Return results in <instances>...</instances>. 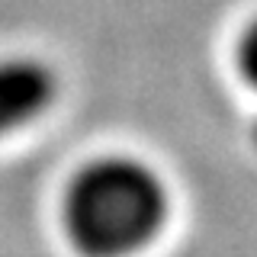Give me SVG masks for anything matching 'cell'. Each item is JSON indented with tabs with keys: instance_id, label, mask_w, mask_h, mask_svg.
<instances>
[{
	"instance_id": "1",
	"label": "cell",
	"mask_w": 257,
	"mask_h": 257,
	"mask_svg": "<svg viewBox=\"0 0 257 257\" xmlns=\"http://www.w3.org/2000/svg\"><path fill=\"white\" fill-rule=\"evenodd\" d=\"M61 219L84 257H132L167 219L164 180L139 158H96L71 177Z\"/></svg>"
},
{
	"instance_id": "2",
	"label": "cell",
	"mask_w": 257,
	"mask_h": 257,
	"mask_svg": "<svg viewBox=\"0 0 257 257\" xmlns=\"http://www.w3.org/2000/svg\"><path fill=\"white\" fill-rule=\"evenodd\" d=\"M58 77L45 61L32 55L0 58V139L36 122L55 103Z\"/></svg>"
},
{
	"instance_id": "3",
	"label": "cell",
	"mask_w": 257,
	"mask_h": 257,
	"mask_svg": "<svg viewBox=\"0 0 257 257\" xmlns=\"http://www.w3.org/2000/svg\"><path fill=\"white\" fill-rule=\"evenodd\" d=\"M235 58H238V71L244 74V80H247L251 87H257V16L247 23L244 32L238 36V52H235Z\"/></svg>"
},
{
	"instance_id": "4",
	"label": "cell",
	"mask_w": 257,
	"mask_h": 257,
	"mask_svg": "<svg viewBox=\"0 0 257 257\" xmlns=\"http://www.w3.org/2000/svg\"><path fill=\"white\" fill-rule=\"evenodd\" d=\"M254 142H257V122H254Z\"/></svg>"
}]
</instances>
